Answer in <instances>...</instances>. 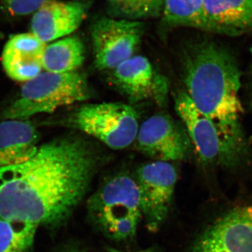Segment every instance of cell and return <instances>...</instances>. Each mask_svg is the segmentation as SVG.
<instances>
[{"instance_id":"6da1fadb","label":"cell","mask_w":252,"mask_h":252,"mask_svg":"<svg viewBox=\"0 0 252 252\" xmlns=\"http://www.w3.org/2000/svg\"><path fill=\"white\" fill-rule=\"evenodd\" d=\"M100 162L95 149L81 139L43 144L26 161L0 169V218L61 224L85 196Z\"/></svg>"},{"instance_id":"7a4b0ae2","label":"cell","mask_w":252,"mask_h":252,"mask_svg":"<svg viewBox=\"0 0 252 252\" xmlns=\"http://www.w3.org/2000/svg\"><path fill=\"white\" fill-rule=\"evenodd\" d=\"M182 77L195 107L216 126L242 167L248 165L252 154L242 123V72L234 53L212 39L196 41L182 56Z\"/></svg>"},{"instance_id":"3957f363","label":"cell","mask_w":252,"mask_h":252,"mask_svg":"<svg viewBox=\"0 0 252 252\" xmlns=\"http://www.w3.org/2000/svg\"><path fill=\"white\" fill-rule=\"evenodd\" d=\"M87 209L91 220L109 238H133L142 219L135 179L126 174L110 177L91 195Z\"/></svg>"},{"instance_id":"277c9868","label":"cell","mask_w":252,"mask_h":252,"mask_svg":"<svg viewBox=\"0 0 252 252\" xmlns=\"http://www.w3.org/2000/svg\"><path fill=\"white\" fill-rule=\"evenodd\" d=\"M92 96V89L83 73L45 71L25 82L18 98L4 111L3 118L5 120H28L36 114L52 113Z\"/></svg>"},{"instance_id":"5b68a950","label":"cell","mask_w":252,"mask_h":252,"mask_svg":"<svg viewBox=\"0 0 252 252\" xmlns=\"http://www.w3.org/2000/svg\"><path fill=\"white\" fill-rule=\"evenodd\" d=\"M71 124L116 150L133 143L140 127L135 109L122 102L85 104L73 114Z\"/></svg>"},{"instance_id":"8992f818","label":"cell","mask_w":252,"mask_h":252,"mask_svg":"<svg viewBox=\"0 0 252 252\" xmlns=\"http://www.w3.org/2000/svg\"><path fill=\"white\" fill-rule=\"evenodd\" d=\"M175 107L203 165L220 166L230 171L242 168L216 126L195 107L185 91L176 94Z\"/></svg>"},{"instance_id":"52a82bcc","label":"cell","mask_w":252,"mask_h":252,"mask_svg":"<svg viewBox=\"0 0 252 252\" xmlns=\"http://www.w3.org/2000/svg\"><path fill=\"white\" fill-rule=\"evenodd\" d=\"M144 32V23L104 17L93 23L91 36L94 65L99 70H112L135 56Z\"/></svg>"},{"instance_id":"ba28073f","label":"cell","mask_w":252,"mask_h":252,"mask_svg":"<svg viewBox=\"0 0 252 252\" xmlns=\"http://www.w3.org/2000/svg\"><path fill=\"white\" fill-rule=\"evenodd\" d=\"M135 180L142 219L149 231L157 232L170 212L177 182V170L171 162H149L137 170Z\"/></svg>"},{"instance_id":"9c48e42d","label":"cell","mask_w":252,"mask_h":252,"mask_svg":"<svg viewBox=\"0 0 252 252\" xmlns=\"http://www.w3.org/2000/svg\"><path fill=\"white\" fill-rule=\"evenodd\" d=\"M188 252H252V204L222 214L200 233Z\"/></svg>"},{"instance_id":"30bf717a","label":"cell","mask_w":252,"mask_h":252,"mask_svg":"<svg viewBox=\"0 0 252 252\" xmlns=\"http://www.w3.org/2000/svg\"><path fill=\"white\" fill-rule=\"evenodd\" d=\"M135 140L138 150L155 161L184 160L192 145L186 130L162 114H155L142 123Z\"/></svg>"},{"instance_id":"8fae6325","label":"cell","mask_w":252,"mask_h":252,"mask_svg":"<svg viewBox=\"0 0 252 252\" xmlns=\"http://www.w3.org/2000/svg\"><path fill=\"white\" fill-rule=\"evenodd\" d=\"M111 71L113 85L132 102L165 101L168 93L166 79L156 71L147 58L132 56Z\"/></svg>"},{"instance_id":"7c38bea8","label":"cell","mask_w":252,"mask_h":252,"mask_svg":"<svg viewBox=\"0 0 252 252\" xmlns=\"http://www.w3.org/2000/svg\"><path fill=\"white\" fill-rule=\"evenodd\" d=\"M87 11L84 2L49 0L34 13L31 33L45 44L61 39L77 31Z\"/></svg>"},{"instance_id":"4fadbf2b","label":"cell","mask_w":252,"mask_h":252,"mask_svg":"<svg viewBox=\"0 0 252 252\" xmlns=\"http://www.w3.org/2000/svg\"><path fill=\"white\" fill-rule=\"evenodd\" d=\"M45 43L32 33L11 36L5 44L1 63L6 74L13 80L26 82L40 74Z\"/></svg>"},{"instance_id":"5bb4252c","label":"cell","mask_w":252,"mask_h":252,"mask_svg":"<svg viewBox=\"0 0 252 252\" xmlns=\"http://www.w3.org/2000/svg\"><path fill=\"white\" fill-rule=\"evenodd\" d=\"M39 133L29 120L0 123V169L31 158L38 149Z\"/></svg>"},{"instance_id":"9a60e30c","label":"cell","mask_w":252,"mask_h":252,"mask_svg":"<svg viewBox=\"0 0 252 252\" xmlns=\"http://www.w3.org/2000/svg\"><path fill=\"white\" fill-rule=\"evenodd\" d=\"M208 18L224 35L252 31V0H203Z\"/></svg>"},{"instance_id":"2e32d148","label":"cell","mask_w":252,"mask_h":252,"mask_svg":"<svg viewBox=\"0 0 252 252\" xmlns=\"http://www.w3.org/2000/svg\"><path fill=\"white\" fill-rule=\"evenodd\" d=\"M162 14L164 21L170 26H185L224 35L207 16L203 0H163Z\"/></svg>"},{"instance_id":"e0dca14e","label":"cell","mask_w":252,"mask_h":252,"mask_svg":"<svg viewBox=\"0 0 252 252\" xmlns=\"http://www.w3.org/2000/svg\"><path fill=\"white\" fill-rule=\"evenodd\" d=\"M85 61V46L77 36H68L46 45L43 58L46 72L77 71Z\"/></svg>"},{"instance_id":"ac0fdd59","label":"cell","mask_w":252,"mask_h":252,"mask_svg":"<svg viewBox=\"0 0 252 252\" xmlns=\"http://www.w3.org/2000/svg\"><path fill=\"white\" fill-rule=\"evenodd\" d=\"M37 225L0 219V252H28L34 244Z\"/></svg>"},{"instance_id":"d6986e66","label":"cell","mask_w":252,"mask_h":252,"mask_svg":"<svg viewBox=\"0 0 252 252\" xmlns=\"http://www.w3.org/2000/svg\"><path fill=\"white\" fill-rule=\"evenodd\" d=\"M110 14L115 18L140 21L159 17L163 0H107Z\"/></svg>"},{"instance_id":"ffe728a7","label":"cell","mask_w":252,"mask_h":252,"mask_svg":"<svg viewBox=\"0 0 252 252\" xmlns=\"http://www.w3.org/2000/svg\"><path fill=\"white\" fill-rule=\"evenodd\" d=\"M49 0H1L3 6L13 16H27L36 12Z\"/></svg>"},{"instance_id":"44dd1931","label":"cell","mask_w":252,"mask_h":252,"mask_svg":"<svg viewBox=\"0 0 252 252\" xmlns=\"http://www.w3.org/2000/svg\"><path fill=\"white\" fill-rule=\"evenodd\" d=\"M108 252H160L157 247H150V248L144 249V250H139L135 252H125L122 250H118V249L109 248H107Z\"/></svg>"},{"instance_id":"7402d4cb","label":"cell","mask_w":252,"mask_h":252,"mask_svg":"<svg viewBox=\"0 0 252 252\" xmlns=\"http://www.w3.org/2000/svg\"><path fill=\"white\" fill-rule=\"evenodd\" d=\"M252 58V46L251 48ZM249 103H250V108L252 113V66L251 70V76H250V84H249Z\"/></svg>"}]
</instances>
